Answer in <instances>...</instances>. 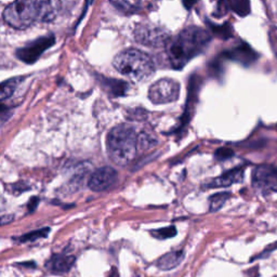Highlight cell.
I'll return each mask as SVG.
<instances>
[{"label": "cell", "mask_w": 277, "mask_h": 277, "mask_svg": "<svg viewBox=\"0 0 277 277\" xmlns=\"http://www.w3.org/2000/svg\"><path fill=\"white\" fill-rule=\"evenodd\" d=\"M22 80L23 78H12V79H9L3 82L2 92H0V99H2L3 102L12 97V94L14 93V91L16 90V88L19 87Z\"/></svg>", "instance_id": "e0dca14e"}, {"label": "cell", "mask_w": 277, "mask_h": 277, "mask_svg": "<svg viewBox=\"0 0 277 277\" xmlns=\"http://www.w3.org/2000/svg\"><path fill=\"white\" fill-rule=\"evenodd\" d=\"M56 42V38L53 35H49L46 37H40L33 42L29 43L19 50H16V57L19 58L22 62L32 64L40 58V56L49 49L51 46H53Z\"/></svg>", "instance_id": "ba28073f"}, {"label": "cell", "mask_w": 277, "mask_h": 277, "mask_svg": "<svg viewBox=\"0 0 277 277\" xmlns=\"http://www.w3.org/2000/svg\"><path fill=\"white\" fill-rule=\"evenodd\" d=\"M245 176V169L244 167H238L235 169H232L228 172L223 173L222 176L213 179L207 184V187L214 188V187H228L232 184L240 183L244 180Z\"/></svg>", "instance_id": "30bf717a"}, {"label": "cell", "mask_w": 277, "mask_h": 277, "mask_svg": "<svg viewBox=\"0 0 277 277\" xmlns=\"http://www.w3.org/2000/svg\"><path fill=\"white\" fill-rule=\"evenodd\" d=\"M180 85L170 78H162L151 86L149 99L154 104H168L179 99Z\"/></svg>", "instance_id": "52a82bcc"}, {"label": "cell", "mask_w": 277, "mask_h": 277, "mask_svg": "<svg viewBox=\"0 0 277 277\" xmlns=\"http://www.w3.org/2000/svg\"><path fill=\"white\" fill-rule=\"evenodd\" d=\"M234 156V151L230 147H221V149L216 150L214 157L216 160L219 161H223V160H228L230 158H232Z\"/></svg>", "instance_id": "7402d4cb"}, {"label": "cell", "mask_w": 277, "mask_h": 277, "mask_svg": "<svg viewBox=\"0 0 277 277\" xmlns=\"http://www.w3.org/2000/svg\"><path fill=\"white\" fill-rule=\"evenodd\" d=\"M76 261L74 256L69 255H53L47 262L46 266L52 273H67L73 267Z\"/></svg>", "instance_id": "8fae6325"}, {"label": "cell", "mask_w": 277, "mask_h": 277, "mask_svg": "<svg viewBox=\"0 0 277 277\" xmlns=\"http://www.w3.org/2000/svg\"><path fill=\"white\" fill-rule=\"evenodd\" d=\"M211 40L206 30L189 26L182 31L168 45V58L176 69L184 67L190 60L205 51Z\"/></svg>", "instance_id": "7a4b0ae2"}, {"label": "cell", "mask_w": 277, "mask_h": 277, "mask_svg": "<svg viewBox=\"0 0 277 277\" xmlns=\"http://www.w3.org/2000/svg\"><path fill=\"white\" fill-rule=\"evenodd\" d=\"M251 182L262 195L277 193V166L271 163L259 164L253 171Z\"/></svg>", "instance_id": "8992f818"}, {"label": "cell", "mask_w": 277, "mask_h": 277, "mask_svg": "<svg viewBox=\"0 0 277 277\" xmlns=\"http://www.w3.org/2000/svg\"><path fill=\"white\" fill-rule=\"evenodd\" d=\"M196 3L197 0H183V5L186 9H190Z\"/></svg>", "instance_id": "484cf974"}, {"label": "cell", "mask_w": 277, "mask_h": 277, "mask_svg": "<svg viewBox=\"0 0 277 277\" xmlns=\"http://www.w3.org/2000/svg\"><path fill=\"white\" fill-rule=\"evenodd\" d=\"M225 4L233 12L237 15L245 17L250 13V0H225Z\"/></svg>", "instance_id": "9a60e30c"}, {"label": "cell", "mask_w": 277, "mask_h": 277, "mask_svg": "<svg viewBox=\"0 0 277 277\" xmlns=\"http://www.w3.org/2000/svg\"><path fill=\"white\" fill-rule=\"evenodd\" d=\"M156 144H157V140H155L150 134L142 132L137 135V147L140 151L150 150Z\"/></svg>", "instance_id": "ffe728a7"}, {"label": "cell", "mask_w": 277, "mask_h": 277, "mask_svg": "<svg viewBox=\"0 0 277 277\" xmlns=\"http://www.w3.org/2000/svg\"><path fill=\"white\" fill-rule=\"evenodd\" d=\"M231 197L230 193H216L214 195H212L209 198V211L210 212H216L219 211L221 208H223V206L225 205L229 199Z\"/></svg>", "instance_id": "ac0fdd59"}, {"label": "cell", "mask_w": 277, "mask_h": 277, "mask_svg": "<svg viewBox=\"0 0 277 277\" xmlns=\"http://www.w3.org/2000/svg\"><path fill=\"white\" fill-rule=\"evenodd\" d=\"M61 0H14L4 10V21L15 30H25L34 23L56 20Z\"/></svg>", "instance_id": "6da1fadb"}, {"label": "cell", "mask_w": 277, "mask_h": 277, "mask_svg": "<svg viewBox=\"0 0 277 277\" xmlns=\"http://www.w3.org/2000/svg\"><path fill=\"white\" fill-rule=\"evenodd\" d=\"M13 219V216L12 215H10V216H9V215H7V216H3V219H2V224L3 225H5V224H7L8 222H11L10 220H12Z\"/></svg>", "instance_id": "4316f807"}, {"label": "cell", "mask_w": 277, "mask_h": 277, "mask_svg": "<svg viewBox=\"0 0 277 277\" xmlns=\"http://www.w3.org/2000/svg\"><path fill=\"white\" fill-rule=\"evenodd\" d=\"M116 9L124 13H133L138 10L141 0H110Z\"/></svg>", "instance_id": "2e32d148"}, {"label": "cell", "mask_w": 277, "mask_h": 277, "mask_svg": "<svg viewBox=\"0 0 277 277\" xmlns=\"http://www.w3.org/2000/svg\"><path fill=\"white\" fill-rule=\"evenodd\" d=\"M137 135L134 128L127 124L113 128L106 137V149L110 160L119 167L132 162L138 152Z\"/></svg>", "instance_id": "3957f363"}, {"label": "cell", "mask_w": 277, "mask_h": 277, "mask_svg": "<svg viewBox=\"0 0 277 277\" xmlns=\"http://www.w3.org/2000/svg\"><path fill=\"white\" fill-rule=\"evenodd\" d=\"M113 65L116 71L133 81H143L155 72V65L150 56L137 49H127L114 58Z\"/></svg>", "instance_id": "277c9868"}, {"label": "cell", "mask_w": 277, "mask_h": 277, "mask_svg": "<svg viewBox=\"0 0 277 277\" xmlns=\"http://www.w3.org/2000/svg\"><path fill=\"white\" fill-rule=\"evenodd\" d=\"M134 39L146 47L163 48L169 45L170 35L166 30L159 26L142 24L135 29Z\"/></svg>", "instance_id": "5b68a950"}, {"label": "cell", "mask_w": 277, "mask_h": 277, "mask_svg": "<svg viewBox=\"0 0 277 277\" xmlns=\"http://www.w3.org/2000/svg\"><path fill=\"white\" fill-rule=\"evenodd\" d=\"M183 260H184L183 250L171 251V253L161 256L157 261H156V266L162 271H170L179 266Z\"/></svg>", "instance_id": "4fadbf2b"}, {"label": "cell", "mask_w": 277, "mask_h": 277, "mask_svg": "<svg viewBox=\"0 0 277 277\" xmlns=\"http://www.w3.org/2000/svg\"><path fill=\"white\" fill-rule=\"evenodd\" d=\"M49 233H50L49 228L33 231V232H30L27 234H24V235L20 236L19 238H17V241L19 242H31V241H35V240H38L41 238H46L49 235Z\"/></svg>", "instance_id": "d6986e66"}, {"label": "cell", "mask_w": 277, "mask_h": 277, "mask_svg": "<svg viewBox=\"0 0 277 277\" xmlns=\"http://www.w3.org/2000/svg\"><path fill=\"white\" fill-rule=\"evenodd\" d=\"M213 31L215 34H218L220 37L224 38V39H228L230 37L233 36V31H232V27L231 25H222V26H218V27H213Z\"/></svg>", "instance_id": "cb8c5ba5"}, {"label": "cell", "mask_w": 277, "mask_h": 277, "mask_svg": "<svg viewBox=\"0 0 277 277\" xmlns=\"http://www.w3.org/2000/svg\"><path fill=\"white\" fill-rule=\"evenodd\" d=\"M38 203H39V198L37 197H33L31 201H30V204H29V210L30 212H33L36 210V208L38 206Z\"/></svg>", "instance_id": "d4e9b609"}, {"label": "cell", "mask_w": 277, "mask_h": 277, "mask_svg": "<svg viewBox=\"0 0 277 277\" xmlns=\"http://www.w3.org/2000/svg\"><path fill=\"white\" fill-rule=\"evenodd\" d=\"M227 56L236 61V62H239L244 65H250L251 63H254L255 61L258 59V54L257 52L251 48L247 43H241L240 46L236 47L235 49H233L231 51H229Z\"/></svg>", "instance_id": "7c38bea8"}, {"label": "cell", "mask_w": 277, "mask_h": 277, "mask_svg": "<svg viewBox=\"0 0 277 277\" xmlns=\"http://www.w3.org/2000/svg\"><path fill=\"white\" fill-rule=\"evenodd\" d=\"M151 234L154 237L158 238V239H168V238H172L173 236L177 235V229H176V227L171 225V227L152 231Z\"/></svg>", "instance_id": "44dd1931"}, {"label": "cell", "mask_w": 277, "mask_h": 277, "mask_svg": "<svg viewBox=\"0 0 277 277\" xmlns=\"http://www.w3.org/2000/svg\"><path fill=\"white\" fill-rule=\"evenodd\" d=\"M118 178L117 171L109 166L99 168L95 170L89 181L88 186L93 192H104L116 183Z\"/></svg>", "instance_id": "9c48e42d"}, {"label": "cell", "mask_w": 277, "mask_h": 277, "mask_svg": "<svg viewBox=\"0 0 277 277\" xmlns=\"http://www.w3.org/2000/svg\"><path fill=\"white\" fill-rule=\"evenodd\" d=\"M107 277H119V274H118L116 268H112Z\"/></svg>", "instance_id": "83f0119b"}, {"label": "cell", "mask_w": 277, "mask_h": 277, "mask_svg": "<svg viewBox=\"0 0 277 277\" xmlns=\"http://www.w3.org/2000/svg\"><path fill=\"white\" fill-rule=\"evenodd\" d=\"M102 86L113 97H120L124 95L128 90V85L120 80H112L104 77L102 79Z\"/></svg>", "instance_id": "5bb4252c"}, {"label": "cell", "mask_w": 277, "mask_h": 277, "mask_svg": "<svg viewBox=\"0 0 277 277\" xmlns=\"http://www.w3.org/2000/svg\"><path fill=\"white\" fill-rule=\"evenodd\" d=\"M85 177H86V170H82L81 172L76 173V175L73 177V179L69 181V189H73V190L79 189L82 184Z\"/></svg>", "instance_id": "603a6c76"}]
</instances>
